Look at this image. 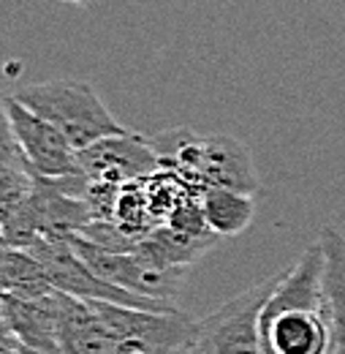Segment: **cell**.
<instances>
[{
    "label": "cell",
    "mask_w": 345,
    "mask_h": 354,
    "mask_svg": "<svg viewBox=\"0 0 345 354\" xmlns=\"http://www.w3.org/2000/svg\"><path fill=\"white\" fill-rule=\"evenodd\" d=\"M17 354H43V352H36V349H28V346L22 344V346H19V352H17Z\"/></svg>",
    "instance_id": "5bb4252c"
},
{
    "label": "cell",
    "mask_w": 345,
    "mask_h": 354,
    "mask_svg": "<svg viewBox=\"0 0 345 354\" xmlns=\"http://www.w3.org/2000/svg\"><path fill=\"white\" fill-rule=\"evenodd\" d=\"M66 3H77V6H92V3H98V0H66Z\"/></svg>",
    "instance_id": "4fadbf2b"
},
{
    "label": "cell",
    "mask_w": 345,
    "mask_h": 354,
    "mask_svg": "<svg viewBox=\"0 0 345 354\" xmlns=\"http://www.w3.org/2000/svg\"><path fill=\"white\" fill-rule=\"evenodd\" d=\"M318 243L324 248V316L332 330L329 354H345V237L326 226Z\"/></svg>",
    "instance_id": "30bf717a"
},
{
    "label": "cell",
    "mask_w": 345,
    "mask_h": 354,
    "mask_svg": "<svg viewBox=\"0 0 345 354\" xmlns=\"http://www.w3.org/2000/svg\"><path fill=\"white\" fill-rule=\"evenodd\" d=\"M280 272L253 283L242 295L231 297L210 316L193 322V338L188 352L193 354H264L261 344V310L266 306Z\"/></svg>",
    "instance_id": "3957f363"
},
{
    "label": "cell",
    "mask_w": 345,
    "mask_h": 354,
    "mask_svg": "<svg viewBox=\"0 0 345 354\" xmlns=\"http://www.w3.org/2000/svg\"><path fill=\"white\" fill-rule=\"evenodd\" d=\"M264 354H329L332 330L324 310L291 308L261 316Z\"/></svg>",
    "instance_id": "ba28073f"
},
{
    "label": "cell",
    "mask_w": 345,
    "mask_h": 354,
    "mask_svg": "<svg viewBox=\"0 0 345 354\" xmlns=\"http://www.w3.org/2000/svg\"><path fill=\"white\" fill-rule=\"evenodd\" d=\"M71 248L77 251V257L85 262L95 275H101L103 281L123 286L139 297H150V300H161V303H174V297L182 289L185 272L177 270H161L152 262H147L139 251L130 254H112L103 251L92 243L82 240L79 234H68Z\"/></svg>",
    "instance_id": "277c9868"
},
{
    "label": "cell",
    "mask_w": 345,
    "mask_h": 354,
    "mask_svg": "<svg viewBox=\"0 0 345 354\" xmlns=\"http://www.w3.org/2000/svg\"><path fill=\"white\" fill-rule=\"evenodd\" d=\"M30 112L63 133L74 150H85L92 142L126 131V126L109 112L103 98L82 80H49L14 93Z\"/></svg>",
    "instance_id": "7a4b0ae2"
},
{
    "label": "cell",
    "mask_w": 345,
    "mask_h": 354,
    "mask_svg": "<svg viewBox=\"0 0 345 354\" xmlns=\"http://www.w3.org/2000/svg\"><path fill=\"white\" fill-rule=\"evenodd\" d=\"M3 104H6L8 123H11V133L17 139V147H19L22 158H25L30 175H39V177L82 175L74 145L57 131L52 123H46L36 112H30L14 95H6Z\"/></svg>",
    "instance_id": "5b68a950"
},
{
    "label": "cell",
    "mask_w": 345,
    "mask_h": 354,
    "mask_svg": "<svg viewBox=\"0 0 345 354\" xmlns=\"http://www.w3.org/2000/svg\"><path fill=\"white\" fill-rule=\"evenodd\" d=\"M30 180L33 175L17 147V139L11 133V123L6 115V104L0 98V226L8 221L14 207L30 191ZM0 240H3V234H0Z\"/></svg>",
    "instance_id": "8fae6325"
},
{
    "label": "cell",
    "mask_w": 345,
    "mask_h": 354,
    "mask_svg": "<svg viewBox=\"0 0 345 354\" xmlns=\"http://www.w3.org/2000/svg\"><path fill=\"white\" fill-rule=\"evenodd\" d=\"M185 354H193V352H185Z\"/></svg>",
    "instance_id": "9a60e30c"
},
{
    "label": "cell",
    "mask_w": 345,
    "mask_h": 354,
    "mask_svg": "<svg viewBox=\"0 0 345 354\" xmlns=\"http://www.w3.org/2000/svg\"><path fill=\"white\" fill-rule=\"evenodd\" d=\"M77 158H79V172L87 180L112 183V185H126L158 169V158L150 139L128 129L103 136L85 150H77Z\"/></svg>",
    "instance_id": "8992f818"
},
{
    "label": "cell",
    "mask_w": 345,
    "mask_h": 354,
    "mask_svg": "<svg viewBox=\"0 0 345 354\" xmlns=\"http://www.w3.org/2000/svg\"><path fill=\"white\" fill-rule=\"evenodd\" d=\"M150 145L158 158V169H166L185 183L193 196L226 188L256 194L259 175L250 150L226 133L199 136L190 129H166L150 136Z\"/></svg>",
    "instance_id": "6da1fadb"
},
{
    "label": "cell",
    "mask_w": 345,
    "mask_h": 354,
    "mask_svg": "<svg viewBox=\"0 0 345 354\" xmlns=\"http://www.w3.org/2000/svg\"><path fill=\"white\" fill-rule=\"evenodd\" d=\"M57 300L60 292L49 289L43 295H14L0 292V316L8 330L28 349L43 354H60L57 344Z\"/></svg>",
    "instance_id": "52a82bcc"
},
{
    "label": "cell",
    "mask_w": 345,
    "mask_h": 354,
    "mask_svg": "<svg viewBox=\"0 0 345 354\" xmlns=\"http://www.w3.org/2000/svg\"><path fill=\"white\" fill-rule=\"evenodd\" d=\"M57 344L60 354H115V341L92 303L63 292L57 300Z\"/></svg>",
    "instance_id": "9c48e42d"
},
{
    "label": "cell",
    "mask_w": 345,
    "mask_h": 354,
    "mask_svg": "<svg viewBox=\"0 0 345 354\" xmlns=\"http://www.w3.org/2000/svg\"><path fill=\"white\" fill-rule=\"evenodd\" d=\"M256 194L215 188L201 196L204 221L217 237H237L256 218Z\"/></svg>",
    "instance_id": "7c38bea8"
}]
</instances>
